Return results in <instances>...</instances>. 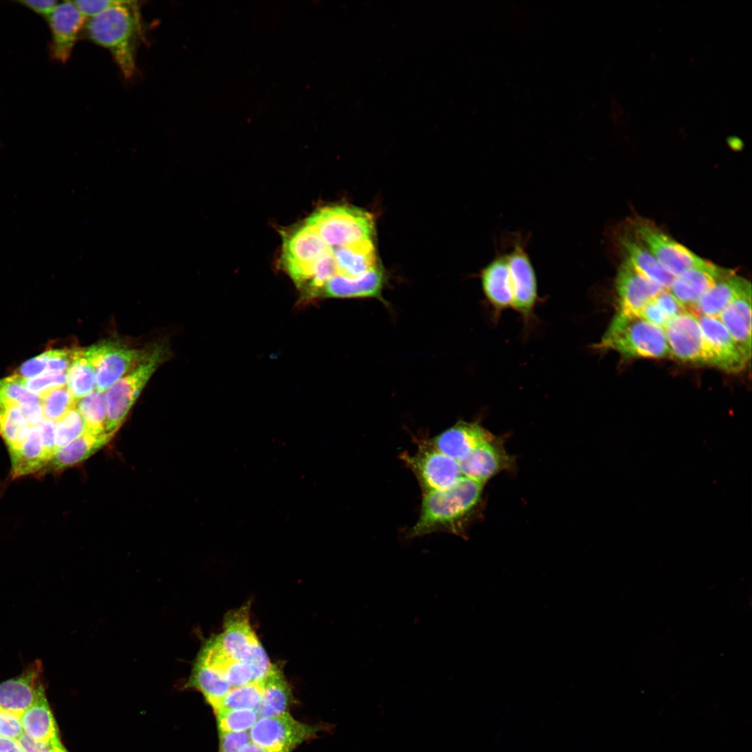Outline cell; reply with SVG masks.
I'll return each instance as SVG.
<instances>
[{"label": "cell", "instance_id": "6da1fadb", "mask_svg": "<svg viewBox=\"0 0 752 752\" xmlns=\"http://www.w3.org/2000/svg\"><path fill=\"white\" fill-rule=\"evenodd\" d=\"M484 484L462 476L451 487L423 493L418 521L407 538L445 532L464 537L480 503Z\"/></svg>", "mask_w": 752, "mask_h": 752}, {"label": "cell", "instance_id": "7a4b0ae2", "mask_svg": "<svg viewBox=\"0 0 752 752\" xmlns=\"http://www.w3.org/2000/svg\"><path fill=\"white\" fill-rule=\"evenodd\" d=\"M134 1H120L101 14L86 20L88 38L107 49L125 78L136 68V47L140 32V17Z\"/></svg>", "mask_w": 752, "mask_h": 752}, {"label": "cell", "instance_id": "3957f363", "mask_svg": "<svg viewBox=\"0 0 752 752\" xmlns=\"http://www.w3.org/2000/svg\"><path fill=\"white\" fill-rule=\"evenodd\" d=\"M597 350H611L625 358L671 357L664 329L641 316L618 310L600 340Z\"/></svg>", "mask_w": 752, "mask_h": 752}, {"label": "cell", "instance_id": "277c9868", "mask_svg": "<svg viewBox=\"0 0 752 752\" xmlns=\"http://www.w3.org/2000/svg\"><path fill=\"white\" fill-rule=\"evenodd\" d=\"M305 221L327 245L332 247L372 240L375 231L373 215L351 205L325 206Z\"/></svg>", "mask_w": 752, "mask_h": 752}, {"label": "cell", "instance_id": "5b68a950", "mask_svg": "<svg viewBox=\"0 0 752 752\" xmlns=\"http://www.w3.org/2000/svg\"><path fill=\"white\" fill-rule=\"evenodd\" d=\"M165 352L157 346L134 368L105 391L107 409L106 431L114 434L139 396L146 384L163 361Z\"/></svg>", "mask_w": 752, "mask_h": 752}, {"label": "cell", "instance_id": "8992f818", "mask_svg": "<svg viewBox=\"0 0 752 752\" xmlns=\"http://www.w3.org/2000/svg\"><path fill=\"white\" fill-rule=\"evenodd\" d=\"M401 459L416 476L423 493L447 489L462 478L457 460L436 448L430 440H421L416 452L401 454Z\"/></svg>", "mask_w": 752, "mask_h": 752}, {"label": "cell", "instance_id": "52a82bcc", "mask_svg": "<svg viewBox=\"0 0 752 752\" xmlns=\"http://www.w3.org/2000/svg\"><path fill=\"white\" fill-rule=\"evenodd\" d=\"M634 237L656 258L661 266L676 277L706 260L678 243L652 223L639 219L633 223Z\"/></svg>", "mask_w": 752, "mask_h": 752}, {"label": "cell", "instance_id": "ba28073f", "mask_svg": "<svg viewBox=\"0 0 752 752\" xmlns=\"http://www.w3.org/2000/svg\"><path fill=\"white\" fill-rule=\"evenodd\" d=\"M323 728L301 723L285 712L258 717L249 733L251 742L272 752H290Z\"/></svg>", "mask_w": 752, "mask_h": 752}, {"label": "cell", "instance_id": "9c48e42d", "mask_svg": "<svg viewBox=\"0 0 752 752\" xmlns=\"http://www.w3.org/2000/svg\"><path fill=\"white\" fill-rule=\"evenodd\" d=\"M84 351L95 368L96 389L102 391L137 366L149 352L131 348L117 340H104Z\"/></svg>", "mask_w": 752, "mask_h": 752}, {"label": "cell", "instance_id": "30bf717a", "mask_svg": "<svg viewBox=\"0 0 752 752\" xmlns=\"http://www.w3.org/2000/svg\"><path fill=\"white\" fill-rule=\"evenodd\" d=\"M671 355L686 362L716 367L697 317L689 311L671 319L663 328Z\"/></svg>", "mask_w": 752, "mask_h": 752}, {"label": "cell", "instance_id": "8fae6325", "mask_svg": "<svg viewBox=\"0 0 752 752\" xmlns=\"http://www.w3.org/2000/svg\"><path fill=\"white\" fill-rule=\"evenodd\" d=\"M508 251H504L510 266L513 286L512 308L527 324L532 318L539 300L535 272L526 251V240L520 235L511 238Z\"/></svg>", "mask_w": 752, "mask_h": 752}, {"label": "cell", "instance_id": "7c38bea8", "mask_svg": "<svg viewBox=\"0 0 752 752\" xmlns=\"http://www.w3.org/2000/svg\"><path fill=\"white\" fill-rule=\"evenodd\" d=\"M249 610L247 603L227 613L224 620V632L219 636L226 653L251 669L254 657L264 648L251 628Z\"/></svg>", "mask_w": 752, "mask_h": 752}, {"label": "cell", "instance_id": "4fadbf2b", "mask_svg": "<svg viewBox=\"0 0 752 752\" xmlns=\"http://www.w3.org/2000/svg\"><path fill=\"white\" fill-rule=\"evenodd\" d=\"M46 19L51 33L49 56L52 59L64 63L71 56L87 19L71 1L58 3Z\"/></svg>", "mask_w": 752, "mask_h": 752}, {"label": "cell", "instance_id": "5bb4252c", "mask_svg": "<svg viewBox=\"0 0 752 752\" xmlns=\"http://www.w3.org/2000/svg\"><path fill=\"white\" fill-rule=\"evenodd\" d=\"M43 666L36 659L18 675L0 682V709L20 716L45 693Z\"/></svg>", "mask_w": 752, "mask_h": 752}, {"label": "cell", "instance_id": "9a60e30c", "mask_svg": "<svg viewBox=\"0 0 752 752\" xmlns=\"http://www.w3.org/2000/svg\"><path fill=\"white\" fill-rule=\"evenodd\" d=\"M480 279L486 300L490 305L494 318L513 306L512 279L505 251L496 256L481 269Z\"/></svg>", "mask_w": 752, "mask_h": 752}, {"label": "cell", "instance_id": "2e32d148", "mask_svg": "<svg viewBox=\"0 0 752 752\" xmlns=\"http://www.w3.org/2000/svg\"><path fill=\"white\" fill-rule=\"evenodd\" d=\"M615 290L618 309L637 315L646 304L667 289L646 279L625 259L616 274Z\"/></svg>", "mask_w": 752, "mask_h": 752}, {"label": "cell", "instance_id": "e0dca14e", "mask_svg": "<svg viewBox=\"0 0 752 752\" xmlns=\"http://www.w3.org/2000/svg\"><path fill=\"white\" fill-rule=\"evenodd\" d=\"M458 462L463 476L485 484L500 471L511 468L513 461L502 441L494 436Z\"/></svg>", "mask_w": 752, "mask_h": 752}, {"label": "cell", "instance_id": "ac0fdd59", "mask_svg": "<svg viewBox=\"0 0 752 752\" xmlns=\"http://www.w3.org/2000/svg\"><path fill=\"white\" fill-rule=\"evenodd\" d=\"M322 242L324 251L334 263V277L355 279L379 267L372 240H361L336 247L329 246L323 241Z\"/></svg>", "mask_w": 752, "mask_h": 752}, {"label": "cell", "instance_id": "d6986e66", "mask_svg": "<svg viewBox=\"0 0 752 752\" xmlns=\"http://www.w3.org/2000/svg\"><path fill=\"white\" fill-rule=\"evenodd\" d=\"M731 271L706 260L704 264L675 277L668 290L687 311Z\"/></svg>", "mask_w": 752, "mask_h": 752}, {"label": "cell", "instance_id": "ffe728a7", "mask_svg": "<svg viewBox=\"0 0 752 752\" xmlns=\"http://www.w3.org/2000/svg\"><path fill=\"white\" fill-rule=\"evenodd\" d=\"M494 437L480 423L461 420L429 440L439 451L460 461Z\"/></svg>", "mask_w": 752, "mask_h": 752}, {"label": "cell", "instance_id": "44dd1931", "mask_svg": "<svg viewBox=\"0 0 752 752\" xmlns=\"http://www.w3.org/2000/svg\"><path fill=\"white\" fill-rule=\"evenodd\" d=\"M705 340L713 352L716 367L729 373L742 370L748 361L718 318L698 316Z\"/></svg>", "mask_w": 752, "mask_h": 752}, {"label": "cell", "instance_id": "7402d4cb", "mask_svg": "<svg viewBox=\"0 0 752 752\" xmlns=\"http://www.w3.org/2000/svg\"><path fill=\"white\" fill-rule=\"evenodd\" d=\"M751 283L734 271L719 279L690 308L698 316L719 318L722 311L745 290Z\"/></svg>", "mask_w": 752, "mask_h": 752}, {"label": "cell", "instance_id": "603a6c76", "mask_svg": "<svg viewBox=\"0 0 752 752\" xmlns=\"http://www.w3.org/2000/svg\"><path fill=\"white\" fill-rule=\"evenodd\" d=\"M718 318L749 361L751 357V288L735 299Z\"/></svg>", "mask_w": 752, "mask_h": 752}, {"label": "cell", "instance_id": "cb8c5ba5", "mask_svg": "<svg viewBox=\"0 0 752 752\" xmlns=\"http://www.w3.org/2000/svg\"><path fill=\"white\" fill-rule=\"evenodd\" d=\"M384 283V274L380 267L355 279L335 276L324 285L320 297L380 298Z\"/></svg>", "mask_w": 752, "mask_h": 752}, {"label": "cell", "instance_id": "d4e9b609", "mask_svg": "<svg viewBox=\"0 0 752 752\" xmlns=\"http://www.w3.org/2000/svg\"><path fill=\"white\" fill-rule=\"evenodd\" d=\"M620 246L627 260L641 275L652 282L668 289L674 276L667 272L652 253L635 237L622 236Z\"/></svg>", "mask_w": 752, "mask_h": 752}, {"label": "cell", "instance_id": "484cf974", "mask_svg": "<svg viewBox=\"0 0 752 752\" xmlns=\"http://www.w3.org/2000/svg\"><path fill=\"white\" fill-rule=\"evenodd\" d=\"M23 733L43 742L60 740L56 723L45 693L20 715Z\"/></svg>", "mask_w": 752, "mask_h": 752}, {"label": "cell", "instance_id": "4316f807", "mask_svg": "<svg viewBox=\"0 0 752 752\" xmlns=\"http://www.w3.org/2000/svg\"><path fill=\"white\" fill-rule=\"evenodd\" d=\"M293 702L290 685L281 670L273 664L263 680V694L257 708L258 717L272 716L288 712Z\"/></svg>", "mask_w": 752, "mask_h": 752}, {"label": "cell", "instance_id": "83f0119b", "mask_svg": "<svg viewBox=\"0 0 752 752\" xmlns=\"http://www.w3.org/2000/svg\"><path fill=\"white\" fill-rule=\"evenodd\" d=\"M10 452L13 478L33 473L49 462L38 425L31 427L20 446Z\"/></svg>", "mask_w": 752, "mask_h": 752}, {"label": "cell", "instance_id": "f1b7e54d", "mask_svg": "<svg viewBox=\"0 0 752 752\" xmlns=\"http://www.w3.org/2000/svg\"><path fill=\"white\" fill-rule=\"evenodd\" d=\"M113 434L86 432L68 445L56 450L50 462L54 469H62L86 460L107 444Z\"/></svg>", "mask_w": 752, "mask_h": 752}, {"label": "cell", "instance_id": "f546056e", "mask_svg": "<svg viewBox=\"0 0 752 752\" xmlns=\"http://www.w3.org/2000/svg\"><path fill=\"white\" fill-rule=\"evenodd\" d=\"M186 685L199 691L213 709L231 689L219 673L198 658Z\"/></svg>", "mask_w": 752, "mask_h": 752}, {"label": "cell", "instance_id": "4dcf8cb0", "mask_svg": "<svg viewBox=\"0 0 752 752\" xmlns=\"http://www.w3.org/2000/svg\"><path fill=\"white\" fill-rule=\"evenodd\" d=\"M67 387L76 399L84 397L96 387L95 368L84 349H76L74 359L66 372Z\"/></svg>", "mask_w": 752, "mask_h": 752}, {"label": "cell", "instance_id": "1f68e13d", "mask_svg": "<svg viewBox=\"0 0 752 752\" xmlns=\"http://www.w3.org/2000/svg\"><path fill=\"white\" fill-rule=\"evenodd\" d=\"M29 428L19 405L0 403V435L10 451L20 446L26 437Z\"/></svg>", "mask_w": 752, "mask_h": 752}, {"label": "cell", "instance_id": "d6a6232c", "mask_svg": "<svg viewBox=\"0 0 752 752\" xmlns=\"http://www.w3.org/2000/svg\"><path fill=\"white\" fill-rule=\"evenodd\" d=\"M75 408L81 415L88 432L107 433L106 431L107 409L105 391L95 389L87 395L77 399Z\"/></svg>", "mask_w": 752, "mask_h": 752}, {"label": "cell", "instance_id": "836d02e7", "mask_svg": "<svg viewBox=\"0 0 752 752\" xmlns=\"http://www.w3.org/2000/svg\"><path fill=\"white\" fill-rule=\"evenodd\" d=\"M263 694V681L232 688L213 709L257 710Z\"/></svg>", "mask_w": 752, "mask_h": 752}, {"label": "cell", "instance_id": "e575fe53", "mask_svg": "<svg viewBox=\"0 0 752 752\" xmlns=\"http://www.w3.org/2000/svg\"><path fill=\"white\" fill-rule=\"evenodd\" d=\"M40 398L45 418L55 422L75 408L77 400L65 385L52 389Z\"/></svg>", "mask_w": 752, "mask_h": 752}, {"label": "cell", "instance_id": "d590c367", "mask_svg": "<svg viewBox=\"0 0 752 752\" xmlns=\"http://www.w3.org/2000/svg\"><path fill=\"white\" fill-rule=\"evenodd\" d=\"M219 732H243L250 730L258 715L253 709H219L214 711Z\"/></svg>", "mask_w": 752, "mask_h": 752}, {"label": "cell", "instance_id": "8d00e7d4", "mask_svg": "<svg viewBox=\"0 0 752 752\" xmlns=\"http://www.w3.org/2000/svg\"><path fill=\"white\" fill-rule=\"evenodd\" d=\"M56 423V444L57 448L64 447L88 432L86 423L75 407L68 412Z\"/></svg>", "mask_w": 752, "mask_h": 752}, {"label": "cell", "instance_id": "74e56055", "mask_svg": "<svg viewBox=\"0 0 752 752\" xmlns=\"http://www.w3.org/2000/svg\"><path fill=\"white\" fill-rule=\"evenodd\" d=\"M40 398L28 391L19 375L0 379V403L22 404L28 401L40 400Z\"/></svg>", "mask_w": 752, "mask_h": 752}, {"label": "cell", "instance_id": "f35d334b", "mask_svg": "<svg viewBox=\"0 0 752 752\" xmlns=\"http://www.w3.org/2000/svg\"><path fill=\"white\" fill-rule=\"evenodd\" d=\"M22 382L28 391L40 397L52 389L65 386L66 373H44L32 378L22 377Z\"/></svg>", "mask_w": 752, "mask_h": 752}, {"label": "cell", "instance_id": "ab89813d", "mask_svg": "<svg viewBox=\"0 0 752 752\" xmlns=\"http://www.w3.org/2000/svg\"><path fill=\"white\" fill-rule=\"evenodd\" d=\"M75 350H49L44 353L46 359L45 373H66L75 357Z\"/></svg>", "mask_w": 752, "mask_h": 752}, {"label": "cell", "instance_id": "60d3db41", "mask_svg": "<svg viewBox=\"0 0 752 752\" xmlns=\"http://www.w3.org/2000/svg\"><path fill=\"white\" fill-rule=\"evenodd\" d=\"M219 752H239L251 742L249 733L243 732H219Z\"/></svg>", "mask_w": 752, "mask_h": 752}, {"label": "cell", "instance_id": "b9f144b4", "mask_svg": "<svg viewBox=\"0 0 752 752\" xmlns=\"http://www.w3.org/2000/svg\"><path fill=\"white\" fill-rule=\"evenodd\" d=\"M120 1V0H77L72 2L82 16L88 19L119 3Z\"/></svg>", "mask_w": 752, "mask_h": 752}, {"label": "cell", "instance_id": "7bdbcfd3", "mask_svg": "<svg viewBox=\"0 0 752 752\" xmlns=\"http://www.w3.org/2000/svg\"><path fill=\"white\" fill-rule=\"evenodd\" d=\"M19 716L0 709V736L17 739L23 733Z\"/></svg>", "mask_w": 752, "mask_h": 752}, {"label": "cell", "instance_id": "ee69618b", "mask_svg": "<svg viewBox=\"0 0 752 752\" xmlns=\"http://www.w3.org/2000/svg\"><path fill=\"white\" fill-rule=\"evenodd\" d=\"M653 300L670 320L687 311L668 290L662 291Z\"/></svg>", "mask_w": 752, "mask_h": 752}, {"label": "cell", "instance_id": "f6af8a7d", "mask_svg": "<svg viewBox=\"0 0 752 752\" xmlns=\"http://www.w3.org/2000/svg\"><path fill=\"white\" fill-rule=\"evenodd\" d=\"M56 426L55 421L45 418L38 425L44 451L49 462L58 449L56 444Z\"/></svg>", "mask_w": 752, "mask_h": 752}, {"label": "cell", "instance_id": "bcb514c9", "mask_svg": "<svg viewBox=\"0 0 752 752\" xmlns=\"http://www.w3.org/2000/svg\"><path fill=\"white\" fill-rule=\"evenodd\" d=\"M637 315L661 329L670 321L653 299L646 304Z\"/></svg>", "mask_w": 752, "mask_h": 752}, {"label": "cell", "instance_id": "7dc6e473", "mask_svg": "<svg viewBox=\"0 0 752 752\" xmlns=\"http://www.w3.org/2000/svg\"><path fill=\"white\" fill-rule=\"evenodd\" d=\"M19 407L30 428L38 425L43 421L40 400L23 402L19 405Z\"/></svg>", "mask_w": 752, "mask_h": 752}, {"label": "cell", "instance_id": "c3c4849f", "mask_svg": "<svg viewBox=\"0 0 752 752\" xmlns=\"http://www.w3.org/2000/svg\"><path fill=\"white\" fill-rule=\"evenodd\" d=\"M46 359L44 353L24 363L19 368V376L28 379L38 376L46 371Z\"/></svg>", "mask_w": 752, "mask_h": 752}, {"label": "cell", "instance_id": "681fc988", "mask_svg": "<svg viewBox=\"0 0 752 752\" xmlns=\"http://www.w3.org/2000/svg\"><path fill=\"white\" fill-rule=\"evenodd\" d=\"M22 752H52L55 745L61 742H43L35 740L24 733L17 739Z\"/></svg>", "mask_w": 752, "mask_h": 752}, {"label": "cell", "instance_id": "f907efd6", "mask_svg": "<svg viewBox=\"0 0 752 752\" xmlns=\"http://www.w3.org/2000/svg\"><path fill=\"white\" fill-rule=\"evenodd\" d=\"M16 3L27 8L37 15L45 17V19L58 4L57 1L54 0H20L16 1Z\"/></svg>", "mask_w": 752, "mask_h": 752}, {"label": "cell", "instance_id": "816d5d0a", "mask_svg": "<svg viewBox=\"0 0 752 752\" xmlns=\"http://www.w3.org/2000/svg\"><path fill=\"white\" fill-rule=\"evenodd\" d=\"M0 752H22L16 739L0 736Z\"/></svg>", "mask_w": 752, "mask_h": 752}, {"label": "cell", "instance_id": "f5cc1de1", "mask_svg": "<svg viewBox=\"0 0 752 752\" xmlns=\"http://www.w3.org/2000/svg\"><path fill=\"white\" fill-rule=\"evenodd\" d=\"M239 752H272L264 747H262L252 742H249L246 744L240 750Z\"/></svg>", "mask_w": 752, "mask_h": 752}, {"label": "cell", "instance_id": "db71d44e", "mask_svg": "<svg viewBox=\"0 0 752 752\" xmlns=\"http://www.w3.org/2000/svg\"><path fill=\"white\" fill-rule=\"evenodd\" d=\"M52 752H68V751L63 746L61 742H59L55 745Z\"/></svg>", "mask_w": 752, "mask_h": 752}]
</instances>
